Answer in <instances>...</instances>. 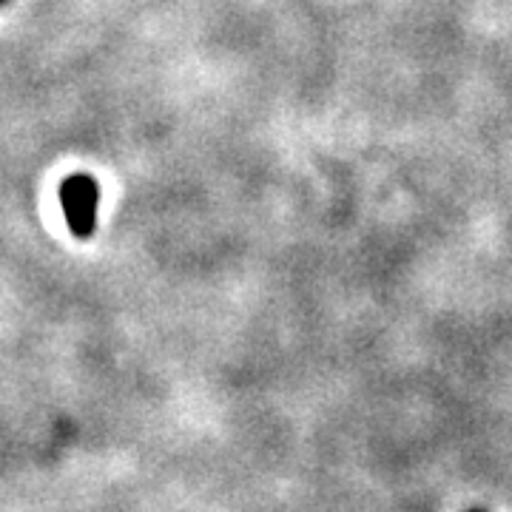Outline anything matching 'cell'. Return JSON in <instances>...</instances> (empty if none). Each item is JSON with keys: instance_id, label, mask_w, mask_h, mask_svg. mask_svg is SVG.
Listing matches in <instances>:
<instances>
[{"instance_id": "cell-1", "label": "cell", "mask_w": 512, "mask_h": 512, "mask_svg": "<svg viewBox=\"0 0 512 512\" xmlns=\"http://www.w3.org/2000/svg\"><path fill=\"white\" fill-rule=\"evenodd\" d=\"M97 183L86 174H74L60 185V200H63V214L72 228L74 237L86 239L94 234L97 225Z\"/></svg>"}, {"instance_id": "cell-2", "label": "cell", "mask_w": 512, "mask_h": 512, "mask_svg": "<svg viewBox=\"0 0 512 512\" xmlns=\"http://www.w3.org/2000/svg\"><path fill=\"white\" fill-rule=\"evenodd\" d=\"M0 3H3V0H0Z\"/></svg>"}]
</instances>
